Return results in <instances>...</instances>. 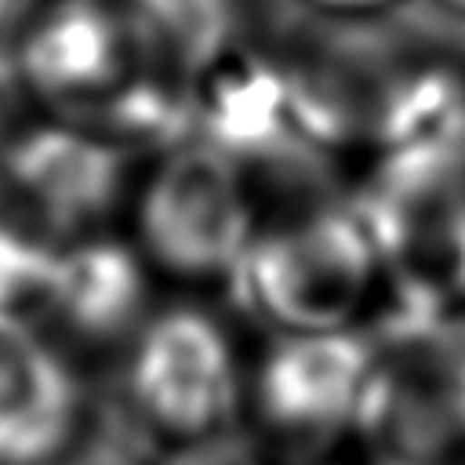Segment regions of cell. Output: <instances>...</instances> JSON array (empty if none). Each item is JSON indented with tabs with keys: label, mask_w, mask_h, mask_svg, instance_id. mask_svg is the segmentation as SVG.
I'll return each mask as SVG.
<instances>
[{
	"label": "cell",
	"mask_w": 465,
	"mask_h": 465,
	"mask_svg": "<svg viewBox=\"0 0 465 465\" xmlns=\"http://www.w3.org/2000/svg\"><path fill=\"white\" fill-rule=\"evenodd\" d=\"M29 7V0H0V18H11V15H22Z\"/></svg>",
	"instance_id": "2"
},
{
	"label": "cell",
	"mask_w": 465,
	"mask_h": 465,
	"mask_svg": "<svg viewBox=\"0 0 465 465\" xmlns=\"http://www.w3.org/2000/svg\"><path fill=\"white\" fill-rule=\"evenodd\" d=\"M436 4H443L447 11H454V15H461V18H465V0H436Z\"/></svg>",
	"instance_id": "3"
},
{
	"label": "cell",
	"mask_w": 465,
	"mask_h": 465,
	"mask_svg": "<svg viewBox=\"0 0 465 465\" xmlns=\"http://www.w3.org/2000/svg\"><path fill=\"white\" fill-rule=\"evenodd\" d=\"M302 4H309L312 11L331 15V18H367V15L389 11L400 0H302Z\"/></svg>",
	"instance_id": "1"
}]
</instances>
